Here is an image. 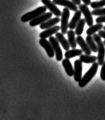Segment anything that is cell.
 I'll use <instances>...</instances> for the list:
<instances>
[{"instance_id": "cell-1", "label": "cell", "mask_w": 105, "mask_h": 120, "mask_svg": "<svg viewBox=\"0 0 105 120\" xmlns=\"http://www.w3.org/2000/svg\"><path fill=\"white\" fill-rule=\"evenodd\" d=\"M98 68H99V64L98 63H93L92 65L89 68L88 71L85 73L84 76L81 78L80 81L78 82V85L81 87H83L86 86L92 78L95 76L97 73Z\"/></svg>"}, {"instance_id": "cell-2", "label": "cell", "mask_w": 105, "mask_h": 120, "mask_svg": "<svg viewBox=\"0 0 105 120\" xmlns=\"http://www.w3.org/2000/svg\"><path fill=\"white\" fill-rule=\"evenodd\" d=\"M95 42L97 44L98 49V56L97 60L99 65H102L105 61V47L104 42L101 40V38L100 37L99 34H94L93 35Z\"/></svg>"}, {"instance_id": "cell-3", "label": "cell", "mask_w": 105, "mask_h": 120, "mask_svg": "<svg viewBox=\"0 0 105 120\" xmlns=\"http://www.w3.org/2000/svg\"><path fill=\"white\" fill-rule=\"evenodd\" d=\"M46 9H47V8L45 6L39 7L37 9L24 14L21 18V21L23 22H27L31 21L32 20L37 18L43 14L45 13Z\"/></svg>"}, {"instance_id": "cell-4", "label": "cell", "mask_w": 105, "mask_h": 120, "mask_svg": "<svg viewBox=\"0 0 105 120\" xmlns=\"http://www.w3.org/2000/svg\"><path fill=\"white\" fill-rule=\"evenodd\" d=\"M70 14L69 9L65 7L64 8L61 20V30L63 34H66L68 32V28H69V19L70 17Z\"/></svg>"}, {"instance_id": "cell-5", "label": "cell", "mask_w": 105, "mask_h": 120, "mask_svg": "<svg viewBox=\"0 0 105 120\" xmlns=\"http://www.w3.org/2000/svg\"><path fill=\"white\" fill-rule=\"evenodd\" d=\"M49 42L51 43L53 50L54 51L56 60L58 61H61L63 59V52L59 46V42L58 41L56 38H54L52 36L49 38Z\"/></svg>"}, {"instance_id": "cell-6", "label": "cell", "mask_w": 105, "mask_h": 120, "mask_svg": "<svg viewBox=\"0 0 105 120\" xmlns=\"http://www.w3.org/2000/svg\"><path fill=\"white\" fill-rule=\"evenodd\" d=\"M79 9L80 11L82 12L84 16V19L86 20V22L87 23L88 26L90 27L93 25L94 21L93 18L92 12L90 11L88 6L86 4H81L79 6Z\"/></svg>"}, {"instance_id": "cell-7", "label": "cell", "mask_w": 105, "mask_h": 120, "mask_svg": "<svg viewBox=\"0 0 105 120\" xmlns=\"http://www.w3.org/2000/svg\"><path fill=\"white\" fill-rule=\"evenodd\" d=\"M52 16V13L51 12H48V13H44L40 16H39L37 18H36L32 20L30 22V26L32 27H34L36 26L41 25L43 23H44L48 20L50 19Z\"/></svg>"}, {"instance_id": "cell-8", "label": "cell", "mask_w": 105, "mask_h": 120, "mask_svg": "<svg viewBox=\"0 0 105 120\" xmlns=\"http://www.w3.org/2000/svg\"><path fill=\"white\" fill-rule=\"evenodd\" d=\"M42 2L44 4L46 8L49 10L52 14H54L57 17H59L62 16V13L58 8L56 5L51 0H41Z\"/></svg>"}, {"instance_id": "cell-9", "label": "cell", "mask_w": 105, "mask_h": 120, "mask_svg": "<svg viewBox=\"0 0 105 120\" xmlns=\"http://www.w3.org/2000/svg\"><path fill=\"white\" fill-rule=\"evenodd\" d=\"M53 2L55 4L63 6L73 11H78V7L77 5L75 4L73 1H70V0H53Z\"/></svg>"}, {"instance_id": "cell-10", "label": "cell", "mask_w": 105, "mask_h": 120, "mask_svg": "<svg viewBox=\"0 0 105 120\" xmlns=\"http://www.w3.org/2000/svg\"><path fill=\"white\" fill-rule=\"evenodd\" d=\"M82 73V63L80 59L76 60L74 62V79L79 82L81 79Z\"/></svg>"}, {"instance_id": "cell-11", "label": "cell", "mask_w": 105, "mask_h": 120, "mask_svg": "<svg viewBox=\"0 0 105 120\" xmlns=\"http://www.w3.org/2000/svg\"><path fill=\"white\" fill-rule=\"evenodd\" d=\"M39 44L45 49L47 56L50 58H53L54 56V51L50 42L46 39H41L39 40Z\"/></svg>"}, {"instance_id": "cell-12", "label": "cell", "mask_w": 105, "mask_h": 120, "mask_svg": "<svg viewBox=\"0 0 105 120\" xmlns=\"http://www.w3.org/2000/svg\"><path fill=\"white\" fill-rule=\"evenodd\" d=\"M59 30H61V27L59 26H54L41 32L39 34V37L41 39H46L47 38H50L54 34L57 33Z\"/></svg>"}, {"instance_id": "cell-13", "label": "cell", "mask_w": 105, "mask_h": 120, "mask_svg": "<svg viewBox=\"0 0 105 120\" xmlns=\"http://www.w3.org/2000/svg\"><path fill=\"white\" fill-rule=\"evenodd\" d=\"M76 42L77 44L80 46L81 48L82 51L87 55H91L92 54V51L88 45L87 42H86L81 35L77 36L76 38Z\"/></svg>"}, {"instance_id": "cell-14", "label": "cell", "mask_w": 105, "mask_h": 120, "mask_svg": "<svg viewBox=\"0 0 105 120\" xmlns=\"http://www.w3.org/2000/svg\"><path fill=\"white\" fill-rule=\"evenodd\" d=\"M61 21V19L59 17H56L53 19H50L47 21H45L44 23L40 25V28L42 30H46V29L51 28V27L54 26L56 24L59 23Z\"/></svg>"}, {"instance_id": "cell-15", "label": "cell", "mask_w": 105, "mask_h": 120, "mask_svg": "<svg viewBox=\"0 0 105 120\" xmlns=\"http://www.w3.org/2000/svg\"><path fill=\"white\" fill-rule=\"evenodd\" d=\"M56 38L58 40V41L59 42V43L62 45V47L64 50H69L70 46L68 42V40H67L65 39L64 36V34H63L62 33L57 32V33H56Z\"/></svg>"}, {"instance_id": "cell-16", "label": "cell", "mask_w": 105, "mask_h": 120, "mask_svg": "<svg viewBox=\"0 0 105 120\" xmlns=\"http://www.w3.org/2000/svg\"><path fill=\"white\" fill-rule=\"evenodd\" d=\"M82 15V12L80 11H75V13L74 14V16L71 20V21L69 23V28L70 30H73L74 29H75L76 27L77 23H78V22L80 21L81 20V18Z\"/></svg>"}, {"instance_id": "cell-17", "label": "cell", "mask_w": 105, "mask_h": 120, "mask_svg": "<svg viewBox=\"0 0 105 120\" xmlns=\"http://www.w3.org/2000/svg\"><path fill=\"white\" fill-rule=\"evenodd\" d=\"M62 65L67 75L70 77L73 76L74 75V69L70 60L67 58L63 59L62 61Z\"/></svg>"}, {"instance_id": "cell-18", "label": "cell", "mask_w": 105, "mask_h": 120, "mask_svg": "<svg viewBox=\"0 0 105 120\" xmlns=\"http://www.w3.org/2000/svg\"><path fill=\"white\" fill-rule=\"evenodd\" d=\"M75 32L73 30H70L67 32V35H68V42L69 45L72 49H76L77 46L76 38H75Z\"/></svg>"}, {"instance_id": "cell-19", "label": "cell", "mask_w": 105, "mask_h": 120, "mask_svg": "<svg viewBox=\"0 0 105 120\" xmlns=\"http://www.w3.org/2000/svg\"><path fill=\"white\" fill-rule=\"evenodd\" d=\"M82 52H83V51L82 49H71V50L66 51L64 54V56L65 58L69 59L75 57V56H80L82 54Z\"/></svg>"}, {"instance_id": "cell-20", "label": "cell", "mask_w": 105, "mask_h": 120, "mask_svg": "<svg viewBox=\"0 0 105 120\" xmlns=\"http://www.w3.org/2000/svg\"><path fill=\"white\" fill-rule=\"evenodd\" d=\"M82 63H86V64H93L95 62L97 58L96 56H90V55H84L82 54L80 56V59Z\"/></svg>"}, {"instance_id": "cell-21", "label": "cell", "mask_w": 105, "mask_h": 120, "mask_svg": "<svg viewBox=\"0 0 105 120\" xmlns=\"http://www.w3.org/2000/svg\"><path fill=\"white\" fill-rule=\"evenodd\" d=\"M103 28H104V26H103L102 23H96V25L89 27V28L86 31V33H87V35H93L96 32H99Z\"/></svg>"}, {"instance_id": "cell-22", "label": "cell", "mask_w": 105, "mask_h": 120, "mask_svg": "<svg viewBox=\"0 0 105 120\" xmlns=\"http://www.w3.org/2000/svg\"><path fill=\"white\" fill-rule=\"evenodd\" d=\"M86 40L91 51L94 53L97 52L98 51L97 45H96V44L95 43V41L92 35H87L86 37Z\"/></svg>"}, {"instance_id": "cell-23", "label": "cell", "mask_w": 105, "mask_h": 120, "mask_svg": "<svg viewBox=\"0 0 105 120\" xmlns=\"http://www.w3.org/2000/svg\"><path fill=\"white\" fill-rule=\"evenodd\" d=\"M86 20L84 19H81L80 21L77 23L75 28V34L77 36L81 35L82 34L84 30V27L85 26Z\"/></svg>"}, {"instance_id": "cell-24", "label": "cell", "mask_w": 105, "mask_h": 120, "mask_svg": "<svg viewBox=\"0 0 105 120\" xmlns=\"http://www.w3.org/2000/svg\"><path fill=\"white\" fill-rule=\"evenodd\" d=\"M104 6H105V0H101L100 1L93 2L90 4V7L94 9L101 8Z\"/></svg>"}, {"instance_id": "cell-25", "label": "cell", "mask_w": 105, "mask_h": 120, "mask_svg": "<svg viewBox=\"0 0 105 120\" xmlns=\"http://www.w3.org/2000/svg\"><path fill=\"white\" fill-rule=\"evenodd\" d=\"M93 15L95 16H105V8H99V9H94L92 11Z\"/></svg>"}, {"instance_id": "cell-26", "label": "cell", "mask_w": 105, "mask_h": 120, "mask_svg": "<svg viewBox=\"0 0 105 120\" xmlns=\"http://www.w3.org/2000/svg\"><path fill=\"white\" fill-rule=\"evenodd\" d=\"M100 77L103 80L105 81V60L102 65L100 72Z\"/></svg>"}, {"instance_id": "cell-27", "label": "cell", "mask_w": 105, "mask_h": 120, "mask_svg": "<svg viewBox=\"0 0 105 120\" xmlns=\"http://www.w3.org/2000/svg\"><path fill=\"white\" fill-rule=\"evenodd\" d=\"M96 22L97 23H105V16H99V18L96 19Z\"/></svg>"}, {"instance_id": "cell-28", "label": "cell", "mask_w": 105, "mask_h": 120, "mask_svg": "<svg viewBox=\"0 0 105 120\" xmlns=\"http://www.w3.org/2000/svg\"><path fill=\"white\" fill-rule=\"evenodd\" d=\"M98 34L101 38H102L105 39V30H99L98 32Z\"/></svg>"}, {"instance_id": "cell-29", "label": "cell", "mask_w": 105, "mask_h": 120, "mask_svg": "<svg viewBox=\"0 0 105 120\" xmlns=\"http://www.w3.org/2000/svg\"><path fill=\"white\" fill-rule=\"evenodd\" d=\"M82 2L84 3V4H86V6H89L91 4V0H82Z\"/></svg>"}, {"instance_id": "cell-30", "label": "cell", "mask_w": 105, "mask_h": 120, "mask_svg": "<svg viewBox=\"0 0 105 120\" xmlns=\"http://www.w3.org/2000/svg\"><path fill=\"white\" fill-rule=\"evenodd\" d=\"M71 1L76 5L80 6V5L81 4V0H71Z\"/></svg>"}, {"instance_id": "cell-31", "label": "cell", "mask_w": 105, "mask_h": 120, "mask_svg": "<svg viewBox=\"0 0 105 120\" xmlns=\"http://www.w3.org/2000/svg\"><path fill=\"white\" fill-rule=\"evenodd\" d=\"M103 42H104V45H105V40Z\"/></svg>"}, {"instance_id": "cell-32", "label": "cell", "mask_w": 105, "mask_h": 120, "mask_svg": "<svg viewBox=\"0 0 105 120\" xmlns=\"http://www.w3.org/2000/svg\"><path fill=\"white\" fill-rule=\"evenodd\" d=\"M104 28V30H105V26H104V28Z\"/></svg>"}]
</instances>
